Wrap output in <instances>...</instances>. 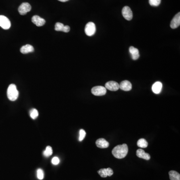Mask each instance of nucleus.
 Returning a JSON list of instances; mask_svg holds the SVG:
<instances>
[{"instance_id":"nucleus-25","label":"nucleus","mask_w":180,"mask_h":180,"mask_svg":"<svg viewBox=\"0 0 180 180\" xmlns=\"http://www.w3.org/2000/svg\"><path fill=\"white\" fill-rule=\"evenodd\" d=\"M44 172L41 169H39L37 170V178L39 180H43L44 178Z\"/></svg>"},{"instance_id":"nucleus-12","label":"nucleus","mask_w":180,"mask_h":180,"mask_svg":"<svg viewBox=\"0 0 180 180\" xmlns=\"http://www.w3.org/2000/svg\"><path fill=\"white\" fill-rule=\"evenodd\" d=\"M120 89L124 91H129L132 90V84L127 80L122 81L119 85Z\"/></svg>"},{"instance_id":"nucleus-2","label":"nucleus","mask_w":180,"mask_h":180,"mask_svg":"<svg viewBox=\"0 0 180 180\" xmlns=\"http://www.w3.org/2000/svg\"><path fill=\"white\" fill-rule=\"evenodd\" d=\"M7 96L9 99L11 101H15L17 99L19 96V92L18 91L15 84H11L7 90Z\"/></svg>"},{"instance_id":"nucleus-5","label":"nucleus","mask_w":180,"mask_h":180,"mask_svg":"<svg viewBox=\"0 0 180 180\" xmlns=\"http://www.w3.org/2000/svg\"><path fill=\"white\" fill-rule=\"evenodd\" d=\"M32 7L30 4L28 3H23L19 6L18 11L20 15H25L31 10Z\"/></svg>"},{"instance_id":"nucleus-15","label":"nucleus","mask_w":180,"mask_h":180,"mask_svg":"<svg viewBox=\"0 0 180 180\" xmlns=\"http://www.w3.org/2000/svg\"><path fill=\"white\" fill-rule=\"evenodd\" d=\"M129 52L131 55V57L133 60H138L139 57H140L138 49L135 48L134 47H130V48H129Z\"/></svg>"},{"instance_id":"nucleus-16","label":"nucleus","mask_w":180,"mask_h":180,"mask_svg":"<svg viewBox=\"0 0 180 180\" xmlns=\"http://www.w3.org/2000/svg\"><path fill=\"white\" fill-rule=\"evenodd\" d=\"M162 84L160 82H157L153 84L152 86V91L155 94H158L161 93L162 89Z\"/></svg>"},{"instance_id":"nucleus-1","label":"nucleus","mask_w":180,"mask_h":180,"mask_svg":"<svg viewBox=\"0 0 180 180\" xmlns=\"http://www.w3.org/2000/svg\"><path fill=\"white\" fill-rule=\"evenodd\" d=\"M128 147L126 144L120 145L115 147L112 150V154L117 159H123L127 155Z\"/></svg>"},{"instance_id":"nucleus-3","label":"nucleus","mask_w":180,"mask_h":180,"mask_svg":"<svg viewBox=\"0 0 180 180\" xmlns=\"http://www.w3.org/2000/svg\"><path fill=\"white\" fill-rule=\"evenodd\" d=\"M96 31L95 24L93 22H89L85 27V32L88 36H92L95 34Z\"/></svg>"},{"instance_id":"nucleus-8","label":"nucleus","mask_w":180,"mask_h":180,"mask_svg":"<svg viewBox=\"0 0 180 180\" xmlns=\"http://www.w3.org/2000/svg\"><path fill=\"white\" fill-rule=\"evenodd\" d=\"M105 88L111 91H116L120 89L119 84L115 81H109L106 83Z\"/></svg>"},{"instance_id":"nucleus-4","label":"nucleus","mask_w":180,"mask_h":180,"mask_svg":"<svg viewBox=\"0 0 180 180\" xmlns=\"http://www.w3.org/2000/svg\"><path fill=\"white\" fill-rule=\"evenodd\" d=\"M92 93L96 96H102L105 95L107 93V90L104 87L96 86L93 87L91 90Z\"/></svg>"},{"instance_id":"nucleus-19","label":"nucleus","mask_w":180,"mask_h":180,"mask_svg":"<svg viewBox=\"0 0 180 180\" xmlns=\"http://www.w3.org/2000/svg\"><path fill=\"white\" fill-rule=\"evenodd\" d=\"M137 145L138 147L141 148H146L148 147V143L147 141L144 139H139L137 142Z\"/></svg>"},{"instance_id":"nucleus-14","label":"nucleus","mask_w":180,"mask_h":180,"mask_svg":"<svg viewBox=\"0 0 180 180\" xmlns=\"http://www.w3.org/2000/svg\"><path fill=\"white\" fill-rule=\"evenodd\" d=\"M136 155L138 157L145 159L146 160H149L151 159L150 154H149L148 153H146L144 150H142V149H139L137 150Z\"/></svg>"},{"instance_id":"nucleus-20","label":"nucleus","mask_w":180,"mask_h":180,"mask_svg":"<svg viewBox=\"0 0 180 180\" xmlns=\"http://www.w3.org/2000/svg\"><path fill=\"white\" fill-rule=\"evenodd\" d=\"M52 154H53V150H52V147L51 146H47L46 150L43 153L44 156L46 157H48L51 156Z\"/></svg>"},{"instance_id":"nucleus-23","label":"nucleus","mask_w":180,"mask_h":180,"mask_svg":"<svg viewBox=\"0 0 180 180\" xmlns=\"http://www.w3.org/2000/svg\"><path fill=\"white\" fill-rule=\"evenodd\" d=\"M86 135V133L85 131V130H84L83 129H81V130H80L79 138V141H80V142L82 141L85 138Z\"/></svg>"},{"instance_id":"nucleus-17","label":"nucleus","mask_w":180,"mask_h":180,"mask_svg":"<svg viewBox=\"0 0 180 180\" xmlns=\"http://www.w3.org/2000/svg\"><path fill=\"white\" fill-rule=\"evenodd\" d=\"M34 49L33 47L32 46V45H29V44L22 46L20 50L21 52L24 54L32 53L34 52Z\"/></svg>"},{"instance_id":"nucleus-7","label":"nucleus","mask_w":180,"mask_h":180,"mask_svg":"<svg viewBox=\"0 0 180 180\" xmlns=\"http://www.w3.org/2000/svg\"><path fill=\"white\" fill-rule=\"evenodd\" d=\"M122 15L124 18L128 21L131 20L133 18V13L131 9L128 6L124 7L122 11Z\"/></svg>"},{"instance_id":"nucleus-13","label":"nucleus","mask_w":180,"mask_h":180,"mask_svg":"<svg viewBox=\"0 0 180 180\" xmlns=\"http://www.w3.org/2000/svg\"><path fill=\"white\" fill-rule=\"evenodd\" d=\"M96 144L98 148L101 149L107 148L109 146V142L103 138L98 139L96 142Z\"/></svg>"},{"instance_id":"nucleus-24","label":"nucleus","mask_w":180,"mask_h":180,"mask_svg":"<svg viewBox=\"0 0 180 180\" xmlns=\"http://www.w3.org/2000/svg\"><path fill=\"white\" fill-rule=\"evenodd\" d=\"M161 0H149V4L153 7H157L160 4Z\"/></svg>"},{"instance_id":"nucleus-22","label":"nucleus","mask_w":180,"mask_h":180,"mask_svg":"<svg viewBox=\"0 0 180 180\" xmlns=\"http://www.w3.org/2000/svg\"><path fill=\"white\" fill-rule=\"evenodd\" d=\"M64 24L61 22H57L55 26V30L56 31H63V28H64Z\"/></svg>"},{"instance_id":"nucleus-11","label":"nucleus","mask_w":180,"mask_h":180,"mask_svg":"<svg viewBox=\"0 0 180 180\" xmlns=\"http://www.w3.org/2000/svg\"><path fill=\"white\" fill-rule=\"evenodd\" d=\"M32 22L33 24L38 27H41L44 26L46 22V21L44 19L40 17L39 16H34L32 18Z\"/></svg>"},{"instance_id":"nucleus-9","label":"nucleus","mask_w":180,"mask_h":180,"mask_svg":"<svg viewBox=\"0 0 180 180\" xmlns=\"http://www.w3.org/2000/svg\"><path fill=\"white\" fill-rule=\"evenodd\" d=\"M98 173L100 176L102 178H106L107 177H111L114 174L113 170L110 168L107 169H101L98 171Z\"/></svg>"},{"instance_id":"nucleus-21","label":"nucleus","mask_w":180,"mask_h":180,"mask_svg":"<svg viewBox=\"0 0 180 180\" xmlns=\"http://www.w3.org/2000/svg\"><path fill=\"white\" fill-rule=\"evenodd\" d=\"M30 114L31 118L34 120L36 119L39 115L38 111L36 109H32L31 110Z\"/></svg>"},{"instance_id":"nucleus-27","label":"nucleus","mask_w":180,"mask_h":180,"mask_svg":"<svg viewBox=\"0 0 180 180\" xmlns=\"http://www.w3.org/2000/svg\"><path fill=\"white\" fill-rule=\"evenodd\" d=\"M70 31V27L69 26H64L62 32L68 33Z\"/></svg>"},{"instance_id":"nucleus-10","label":"nucleus","mask_w":180,"mask_h":180,"mask_svg":"<svg viewBox=\"0 0 180 180\" xmlns=\"http://www.w3.org/2000/svg\"><path fill=\"white\" fill-rule=\"evenodd\" d=\"M180 25V13H178L176 16L173 18L171 22V28L173 29L178 28Z\"/></svg>"},{"instance_id":"nucleus-26","label":"nucleus","mask_w":180,"mask_h":180,"mask_svg":"<svg viewBox=\"0 0 180 180\" xmlns=\"http://www.w3.org/2000/svg\"><path fill=\"white\" fill-rule=\"evenodd\" d=\"M52 163L53 165H57L59 164V163H60V160L57 157H55L52 159Z\"/></svg>"},{"instance_id":"nucleus-18","label":"nucleus","mask_w":180,"mask_h":180,"mask_svg":"<svg viewBox=\"0 0 180 180\" xmlns=\"http://www.w3.org/2000/svg\"><path fill=\"white\" fill-rule=\"evenodd\" d=\"M170 179L171 180H180V175L175 171H171L169 172Z\"/></svg>"},{"instance_id":"nucleus-6","label":"nucleus","mask_w":180,"mask_h":180,"mask_svg":"<svg viewBox=\"0 0 180 180\" xmlns=\"http://www.w3.org/2000/svg\"><path fill=\"white\" fill-rule=\"evenodd\" d=\"M11 22L5 16H0V27L5 30H8L11 27Z\"/></svg>"},{"instance_id":"nucleus-28","label":"nucleus","mask_w":180,"mask_h":180,"mask_svg":"<svg viewBox=\"0 0 180 180\" xmlns=\"http://www.w3.org/2000/svg\"><path fill=\"white\" fill-rule=\"evenodd\" d=\"M59 1L62 2H66L69 1V0H58Z\"/></svg>"}]
</instances>
